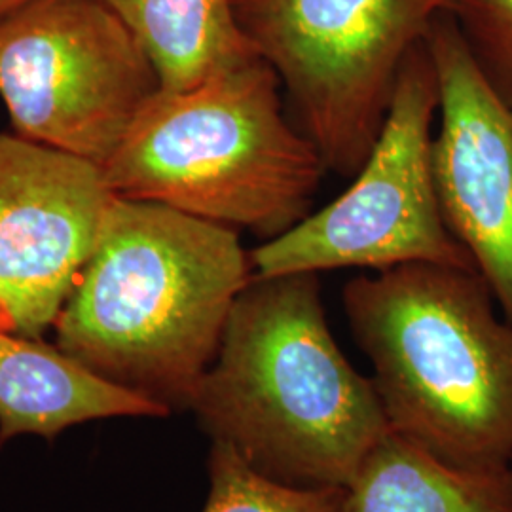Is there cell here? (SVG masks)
<instances>
[{"label":"cell","mask_w":512,"mask_h":512,"mask_svg":"<svg viewBox=\"0 0 512 512\" xmlns=\"http://www.w3.org/2000/svg\"><path fill=\"white\" fill-rule=\"evenodd\" d=\"M425 44L439 76L433 175L442 217L512 323V107L480 73L448 12Z\"/></svg>","instance_id":"cell-9"},{"label":"cell","mask_w":512,"mask_h":512,"mask_svg":"<svg viewBox=\"0 0 512 512\" xmlns=\"http://www.w3.org/2000/svg\"><path fill=\"white\" fill-rule=\"evenodd\" d=\"M190 412L211 442L294 488L346 490L391 433L372 378L330 332L319 274L253 275Z\"/></svg>","instance_id":"cell-1"},{"label":"cell","mask_w":512,"mask_h":512,"mask_svg":"<svg viewBox=\"0 0 512 512\" xmlns=\"http://www.w3.org/2000/svg\"><path fill=\"white\" fill-rule=\"evenodd\" d=\"M439 76L425 40L404 59L382 131L348 190L249 251L255 277L384 272L404 264L476 270L440 209L433 175Z\"/></svg>","instance_id":"cell-6"},{"label":"cell","mask_w":512,"mask_h":512,"mask_svg":"<svg viewBox=\"0 0 512 512\" xmlns=\"http://www.w3.org/2000/svg\"><path fill=\"white\" fill-rule=\"evenodd\" d=\"M349 330L391 433L467 473L512 467V323L476 270L404 264L348 281Z\"/></svg>","instance_id":"cell-3"},{"label":"cell","mask_w":512,"mask_h":512,"mask_svg":"<svg viewBox=\"0 0 512 512\" xmlns=\"http://www.w3.org/2000/svg\"><path fill=\"white\" fill-rule=\"evenodd\" d=\"M346 512H512V469L458 471L389 433L346 488Z\"/></svg>","instance_id":"cell-12"},{"label":"cell","mask_w":512,"mask_h":512,"mask_svg":"<svg viewBox=\"0 0 512 512\" xmlns=\"http://www.w3.org/2000/svg\"><path fill=\"white\" fill-rule=\"evenodd\" d=\"M147 54L162 92H184L256 57L232 0H101Z\"/></svg>","instance_id":"cell-11"},{"label":"cell","mask_w":512,"mask_h":512,"mask_svg":"<svg viewBox=\"0 0 512 512\" xmlns=\"http://www.w3.org/2000/svg\"><path fill=\"white\" fill-rule=\"evenodd\" d=\"M476 67L512 107V0H448Z\"/></svg>","instance_id":"cell-14"},{"label":"cell","mask_w":512,"mask_h":512,"mask_svg":"<svg viewBox=\"0 0 512 512\" xmlns=\"http://www.w3.org/2000/svg\"><path fill=\"white\" fill-rule=\"evenodd\" d=\"M511 469H512V467H511Z\"/></svg>","instance_id":"cell-16"},{"label":"cell","mask_w":512,"mask_h":512,"mask_svg":"<svg viewBox=\"0 0 512 512\" xmlns=\"http://www.w3.org/2000/svg\"><path fill=\"white\" fill-rule=\"evenodd\" d=\"M329 171L355 177L374 147L404 59L448 0H232Z\"/></svg>","instance_id":"cell-5"},{"label":"cell","mask_w":512,"mask_h":512,"mask_svg":"<svg viewBox=\"0 0 512 512\" xmlns=\"http://www.w3.org/2000/svg\"><path fill=\"white\" fill-rule=\"evenodd\" d=\"M251 279L238 230L116 196L55 321V346L167 414L190 412Z\"/></svg>","instance_id":"cell-2"},{"label":"cell","mask_w":512,"mask_h":512,"mask_svg":"<svg viewBox=\"0 0 512 512\" xmlns=\"http://www.w3.org/2000/svg\"><path fill=\"white\" fill-rule=\"evenodd\" d=\"M262 57L148 103L103 167L110 190L251 230L262 241L311 213L327 165L283 110Z\"/></svg>","instance_id":"cell-4"},{"label":"cell","mask_w":512,"mask_h":512,"mask_svg":"<svg viewBox=\"0 0 512 512\" xmlns=\"http://www.w3.org/2000/svg\"><path fill=\"white\" fill-rule=\"evenodd\" d=\"M114 198L103 167L0 133V330H54Z\"/></svg>","instance_id":"cell-8"},{"label":"cell","mask_w":512,"mask_h":512,"mask_svg":"<svg viewBox=\"0 0 512 512\" xmlns=\"http://www.w3.org/2000/svg\"><path fill=\"white\" fill-rule=\"evenodd\" d=\"M25 2H31V0H0V16L10 12V10H14V8H18V6L25 4Z\"/></svg>","instance_id":"cell-15"},{"label":"cell","mask_w":512,"mask_h":512,"mask_svg":"<svg viewBox=\"0 0 512 512\" xmlns=\"http://www.w3.org/2000/svg\"><path fill=\"white\" fill-rule=\"evenodd\" d=\"M203 512H346L342 488H294L256 473L238 454L211 442Z\"/></svg>","instance_id":"cell-13"},{"label":"cell","mask_w":512,"mask_h":512,"mask_svg":"<svg viewBox=\"0 0 512 512\" xmlns=\"http://www.w3.org/2000/svg\"><path fill=\"white\" fill-rule=\"evenodd\" d=\"M160 90L101 0H31L0 16V97L19 137L105 167Z\"/></svg>","instance_id":"cell-7"},{"label":"cell","mask_w":512,"mask_h":512,"mask_svg":"<svg viewBox=\"0 0 512 512\" xmlns=\"http://www.w3.org/2000/svg\"><path fill=\"white\" fill-rule=\"evenodd\" d=\"M162 406L105 382L44 340L0 330V446L18 437L54 439L107 418H164Z\"/></svg>","instance_id":"cell-10"}]
</instances>
